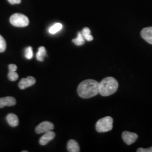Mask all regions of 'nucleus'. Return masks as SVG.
<instances>
[{
  "label": "nucleus",
  "mask_w": 152,
  "mask_h": 152,
  "mask_svg": "<svg viewBox=\"0 0 152 152\" xmlns=\"http://www.w3.org/2000/svg\"><path fill=\"white\" fill-rule=\"evenodd\" d=\"M99 82L94 80H86L79 85L77 88L78 95L83 99L92 98L99 93Z\"/></svg>",
  "instance_id": "obj_1"
},
{
  "label": "nucleus",
  "mask_w": 152,
  "mask_h": 152,
  "mask_svg": "<svg viewBox=\"0 0 152 152\" xmlns=\"http://www.w3.org/2000/svg\"><path fill=\"white\" fill-rule=\"evenodd\" d=\"M118 87L117 81L112 77L105 78L99 82V92L103 96H108L117 91Z\"/></svg>",
  "instance_id": "obj_2"
},
{
  "label": "nucleus",
  "mask_w": 152,
  "mask_h": 152,
  "mask_svg": "<svg viewBox=\"0 0 152 152\" xmlns=\"http://www.w3.org/2000/svg\"><path fill=\"white\" fill-rule=\"evenodd\" d=\"M113 120L111 117L107 116L98 121L96 124V130L98 132H106L113 129Z\"/></svg>",
  "instance_id": "obj_3"
},
{
  "label": "nucleus",
  "mask_w": 152,
  "mask_h": 152,
  "mask_svg": "<svg viewBox=\"0 0 152 152\" xmlns=\"http://www.w3.org/2000/svg\"><path fill=\"white\" fill-rule=\"evenodd\" d=\"M10 22L12 26L16 27H27L29 23L27 16L19 13H15L11 15Z\"/></svg>",
  "instance_id": "obj_4"
},
{
  "label": "nucleus",
  "mask_w": 152,
  "mask_h": 152,
  "mask_svg": "<svg viewBox=\"0 0 152 152\" xmlns=\"http://www.w3.org/2000/svg\"><path fill=\"white\" fill-rule=\"evenodd\" d=\"M54 128V126L53 123L49 121H45L41 122L36 127V132L37 134H42L50 131H52Z\"/></svg>",
  "instance_id": "obj_5"
},
{
  "label": "nucleus",
  "mask_w": 152,
  "mask_h": 152,
  "mask_svg": "<svg viewBox=\"0 0 152 152\" xmlns=\"http://www.w3.org/2000/svg\"><path fill=\"white\" fill-rule=\"evenodd\" d=\"M122 137L124 141L127 145H131L135 142L137 139L138 138V135L136 133H133L129 131H124L122 134Z\"/></svg>",
  "instance_id": "obj_6"
},
{
  "label": "nucleus",
  "mask_w": 152,
  "mask_h": 152,
  "mask_svg": "<svg viewBox=\"0 0 152 152\" xmlns=\"http://www.w3.org/2000/svg\"><path fill=\"white\" fill-rule=\"evenodd\" d=\"M35 78L32 76H29L27 78H22L19 83V87L22 90H24L27 87L33 86L35 84Z\"/></svg>",
  "instance_id": "obj_7"
},
{
  "label": "nucleus",
  "mask_w": 152,
  "mask_h": 152,
  "mask_svg": "<svg viewBox=\"0 0 152 152\" xmlns=\"http://www.w3.org/2000/svg\"><path fill=\"white\" fill-rule=\"evenodd\" d=\"M55 134L52 131H50L45 132L43 136H42L39 140V142L41 145H45L49 142L52 141L54 139Z\"/></svg>",
  "instance_id": "obj_8"
},
{
  "label": "nucleus",
  "mask_w": 152,
  "mask_h": 152,
  "mask_svg": "<svg viewBox=\"0 0 152 152\" xmlns=\"http://www.w3.org/2000/svg\"><path fill=\"white\" fill-rule=\"evenodd\" d=\"M141 36L148 43L152 45V27L143 28L141 31Z\"/></svg>",
  "instance_id": "obj_9"
},
{
  "label": "nucleus",
  "mask_w": 152,
  "mask_h": 152,
  "mask_svg": "<svg viewBox=\"0 0 152 152\" xmlns=\"http://www.w3.org/2000/svg\"><path fill=\"white\" fill-rule=\"evenodd\" d=\"M16 103V99L11 96H7L0 98V108L4 107H11L15 105Z\"/></svg>",
  "instance_id": "obj_10"
},
{
  "label": "nucleus",
  "mask_w": 152,
  "mask_h": 152,
  "mask_svg": "<svg viewBox=\"0 0 152 152\" xmlns=\"http://www.w3.org/2000/svg\"><path fill=\"white\" fill-rule=\"evenodd\" d=\"M68 151L70 152H78L80 151L78 142L75 140H70L67 144Z\"/></svg>",
  "instance_id": "obj_11"
},
{
  "label": "nucleus",
  "mask_w": 152,
  "mask_h": 152,
  "mask_svg": "<svg viewBox=\"0 0 152 152\" xmlns=\"http://www.w3.org/2000/svg\"><path fill=\"white\" fill-rule=\"evenodd\" d=\"M6 120L9 125L11 126V127H15L19 124L18 117L15 114L10 113L8 114L6 117Z\"/></svg>",
  "instance_id": "obj_12"
},
{
  "label": "nucleus",
  "mask_w": 152,
  "mask_h": 152,
  "mask_svg": "<svg viewBox=\"0 0 152 152\" xmlns=\"http://www.w3.org/2000/svg\"><path fill=\"white\" fill-rule=\"evenodd\" d=\"M46 56V50L43 46H41L38 49V52L36 54L37 59L39 61H43L44 58Z\"/></svg>",
  "instance_id": "obj_13"
},
{
  "label": "nucleus",
  "mask_w": 152,
  "mask_h": 152,
  "mask_svg": "<svg viewBox=\"0 0 152 152\" xmlns=\"http://www.w3.org/2000/svg\"><path fill=\"white\" fill-rule=\"evenodd\" d=\"M82 34L85 38L87 41H91L93 40V37L91 34V31L88 27H85L81 32Z\"/></svg>",
  "instance_id": "obj_14"
},
{
  "label": "nucleus",
  "mask_w": 152,
  "mask_h": 152,
  "mask_svg": "<svg viewBox=\"0 0 152 152\" xmlns=\"http://www.w3.org/2000/svg\"><path fill=\"white\" fill-rule=\"evenodd\" d=\"M72 42L77 46H81L85 44V38L83 37L81 32L78 33L77 37L73 39Z\"/></svg>",
  "instance_id": "obj_15"
},
{
  "label": "nucleus",
  "mask_w": 152,
  "mask_h": 152,
  "mask_svg": "<svg viewBox=\"0 0 152 152\" xmlns=\"http://www.w3.org/2000/svg\"><path fill=\"white\" fill-rule=\"evenodd\" d=\"M63 27V26L61 23H58L55 24L52 27L50 28L49 32L51 34H55L57 32H58L59 31H60Z\"/></svg>",
  "instance_id": "obj_16"
},
{
  "label": "nucleus",
  "mask_w": 152,
  "mask_h": 152,
  "mask_svg": "<svg viewBox=\"0 0 152 152\" xmlns=\"http://www.w3.org/2000/svg\"><path fill=\"white\" fill-rule=\"evenodd\" d=\"M33 56V53L32 48L31 46L28 47L25 50V57L27 59H31Z\"/></svg>",
  "instance_id": "obj_17"
},
{
  "label": "nucleus",
  "mask_w": 152,
  "mask_h": 152,
  "mask_svg": "<svg viewBox=\"0 0 152 152\" xmlns=\"http://www.w3.org/2000/svg\"><path fill=\"white\" fill-rule=\"evenodd\" d=\"M8 78L11 81H15L18 79L19 75L16 72L9 71L8 73Z\"/></svg>",
  "instance_id": "obj_18"
},
{
  "label": "nucleus",
  "mask_w": 152,
  "mask_h": 152,
  "mask_svg": "<svg viewBox=\"0 0 152 152\" xmlns=\"http://www.w3.org/2000/svg\"><path fill=\"white\" fill-rule=\"evenodd\" d=\"M6 49V42L4 38L0 35V53H3Z\"/></svg>",
  "instance_id": "obj_19"
},
{
  "label": "nucleus",
  "mask_w": 152,
  "mask_h": 152,
  "mask_svg": "<svg viewBox=\"0 0 152 152\" xmlns=\"http://www.w3.org/2000/svg\"><path fill=\"white\" fill-rule=\"evenodd\" d=\"M137 152H152V147H150L149 148H140L137 149Z\"/></svg>",
  "instance_id": "obj_20"
},
{
  "label": "nucleus",
  "mask_w": 152,
  "mask_h": 152,
  "mask_svg": "<svg viewBox=\"0 0 152 152\" xmlns=\"http://www.w3.org/2000/svg\"><path fill=\"white\" fill-rule=\"evenodd\" d=\"M8 68H9V71L16 72V70H17V66L15 64H9Z\"/></svg>",
  "instance_id": "obj_21"
},
{
  "label": "nucleus",
  "mask_w": 152,
  "mask_h": 152,
  "mask_svg": "<svg viewBox=\"0 0 152 152\" xmlns=\"http://www.w3.org/2000/svg\"><path fill=\"white\" fill-rule=\"evenodd\" d=\"M7 1L11 5L19 4L21 3V1H22V0H7Z\"/></svg>",
  "instance_id": "obj_22"
}]
</instances>
